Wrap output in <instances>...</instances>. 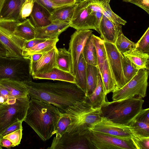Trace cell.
I'll use <instances>...</instances> for the list:
<instances>
[{"label":"cell","instance_id":"cell-1","mask_svg":"<svg viewBox=\"0 0 149 149\" xmlns=\"http://www.w3.org/2000/svg\"><path fill=\"white\" fill-rule=\"evenodd\" d=\"M30 99L51 104L62 112L75 103L85 101L84 92L75 83L63 81L24 83Z\"/></svg>","mask_w":149,"mask_h":149},{"label":"cell","instance_id":"cell-2","mask_svg":"<svg viewBox=\"0 0 149 149\" xmlns=\"http://www.w3.org/2000/svg\"><path fill=\"white\" fill-rule=\"evenodd\" d=\"M62 113L54 105L41 101L30 99L25 122L43 141L55 134Z\"/></svg>","mask_w":149,"mask_h":149},{"label":"cell","instance_id":"cell-3","mask_svg":"<svg viewBox=\"0 0 149 149\" xmlns=\"http://www.w3.org/2000/svg\"><path fill=\"white\" fill-rule=\"evenodd\" d=\"M144 102L142 98L135 97L106 101L101 108V116L113 122L128 125L142 110Z\"/></svg>","mask_w":149,"mask_h":149},{"label":"cell","instance_id":"cell-4","mask_svg":"<svg viewBox=\"0 0 149 149\" xmlns=\"http://www.w3.org/2000/svg\"><path fill=\"white\" fill-rule=\"evenodd\" d=\"M65 112L71 120L67 131L70 134H84L88 133L92 125L100 121L102 118L101 108L92 109L85 101L69 107Z\"/></svg>","mask_w":149,"mask_h":149},{"label":"cell","instance_id":"cell-5","mask_svg":"<svg viewBox=\"0 0 149 149\" xmlns=\"http://www.w3.org/2000/svg\"><path fill=\"white\" fill-rule=\"evenodd\" d=\"M30 59L0 56V81L9 79L23 83L32 81Z\"/></svg>","mask_w":149,"mask_h":149},{"label":"cell","instance_id":"cell-6","mask_svg":"<svg viewBox=\"0 0 149 149\" xmlns=\"http://www.w3.org/2000/svg\"><path fill=\"white\" fill-rule=\"evenodd\" d=\"M148 74L149 70L139 69L135 75L124 86L112 91L113 101L130 97H144L146 95Z\"/></svg>","mask_w":149,"mask_h":149},{"label":"cell","instance_id":"cell-7","mask_svg":"<svg viewBox=\"0 0 149 149\" xmlns=\"http://www.w3.org/2000/svg\"><path fill=\"white\" fill-rule=\"evenodd\" d=\"M30 100L29 97L24 99H17L13 104L0 106V135L14 123L24 121Z\"/></svg>","mask_w":149,"mask_h":149},{"label":"cell","instance_id":"cell-8","mask_svg":"<svg viewBox=\"0 0 149 149\" xmlns=\"http://www.w3.org/2000/svg\"><path fill=\"white\" fill-rule=\"evenodd\" d=\"M86 137L91 149H136L131 139H123L92 131Z\"/></svg>","mask_w":149,"mask_h":149},{"label":"cell","instance_id":"cell-9","mask_svg":"<svg viewBox=\"0 0 149 149\" xmlns=\"http://www.w3.org/2000/svg\"><path fill=\"white\" fill-rule=\"evenodd\" d=\"M88 0L77 1L70 27L76 30L93 29L99 33L95 12L88 7Z\"/></svg>","mask_w":149,"mask_h":149},{"label":"cell","instance_id":"cell-10","mask_svg":"<svg viewBox=\"0 0 149 149\" xmlns=\"http://www.w3.org/2000/svg\"><path fill=\"white\" fill-rule=\"evenodd\" d=\"M104 44L107 58L116 83V89L120 88L127 83L122 70L123 55L117 49L114 44L105 41Z\"/></svg>","mask_w":149,"mask_h":149},{"label":"cell","instance_id":"cell-11","mask_svg":"<svg viewBox=\"0 0 149 149\" xmlns=\"http://www.w3.org/2000/svg\"><path fill=\"white\" fill-rule=\"evenodd\" d=\"M90 131L109 134L123 139H131L133 134L129 125L111 121L105 117L92 125Z\"/></svg>","mask_w":149,"mask_h":149},{"label":"cell","instance_id":"cell-12","mask_svg":"<svg viewBox=\"0 0 149 149\" xmlns=\"http://www.w3.org/2000/svg\"><path fill=\"white\" fill-rule=\"evenodd\" d=\"M87 134H70L66 131L59 139L54 137L51 146L47 149H91L86 137Z\"/></svg>","mask_w":149,"mask_h":149},{"label":"cell","instance_id":"cell-13","mask_svg":"<svg viewBox=\"0 0 149 149\" xmlns=\"http://www.w3.org/2000/svg\"><path fill=\"white\" fill-rule=\"evenodd\" d=\"M93 32L90 29L76 30L71 36L68 51L72 57V74L74 76L79 59L85 43Z\"/></svg>","mask_w":149,"mask_h":149},{"label":"cell","instance_id":"cell-14","mask_svg":"<svg viewBox=\"0 0 149 149\" xmlns=\"http://www.w3.org/2000/svg\"><path fill=\"white\" fill-rule=\"evenodd\" d=\"M25 41L16 37L0 25V41L13 57H23L22 49Z\"/></svg>","mask_w":149,"mask_h":149},{"label":"cell","instance_id":"cell-15","mask_svg":"<svg viewBox=\"0 0 149 149\" xmlns=\"http://www.w3.org/2000/svg\"><path fill=\"white\" fill-rule=\"evenodd\" d=\"M58 49L55 47L49 51L43 54L36 62L30 63V72L32 75L48 72L56 66V59Z\"/></svg>","mask_w":149,"mask_h":149},{"label":"cell","instance_id":"cell-16","mask_svg":"<svg viewBox=\"0 0 149 149\" xmlns=\"http://www.w3.org/2000/svg\"><path fill=\"white\" fill-rule=\"evenodd\" d=\"M99 29L100 38L104 41L113 44L117 38L123 33L121 25L115 24L103 14Z\"/></svg>","mask_w":149,"mask_h":149},{"label":"cell","instance_id":"cell-17","mask_svg":"<svg viewBox=\"0 0 149 149\" xmlns=\"http://www.w3.org/2000/svg\"><path fill=\"white\" fill-rule=\"evenodd\" d=\"M70 22L54 21L46 26L36 28L35 38L47 40L58 38L62 32L70 27Z\"/></svg>","mask_w":149,"mask_h":149},{"label":"cell","instance_id":"cell-18","mask_svg":"<svg viewBox=\"0 0 149 149\" xmlns=\"http://www.w3.org/2000/svg\"><path fill=\"white\" fill-rule=\"evenodd\" d=\"M30 16L35 28L46 26L52 22L51 13L36 2H34L33 10Z\"/></svg>","mask_w":149,"mask_h":149},{"label":"cell","instance_id":"cell-19","mask_svg":"<svg viewBox=\"0 0 149 149\" xmlns=\"http://www.w3.org/2000/svg\"><path fill=\"white\" fill-rule=\"evenodd\" d=\"M106 95L104 92L101 75L99 70L96 87L91 94L86 97L85 101L92 109H97L101 108L106 101Z\"/></svg>","mask_w":149,"mask_h":149},{"label":"cell","instance_id":"cell-20","mask_svg":"<svg viewBox=\"0 0 149 149\" xmlns=\"http://www.w3.org/2000/svg\"><path fill=\"white\" fill-rule=\"evenodd\" d=\"M0 84L17 99H24L29 97L28 89L23 83L4 79L0 81Z\"/></svg>","mask_w":149,"mask_h":149},{"label":"cell","instance_id":"cell-21","mask_svg":"<svg viewBox=\"0 0 149 149\" xmlns=\"http://www.w3.org/2000/svg\"><path fill=\"white\" fill-rule=\"evenodd\" d=\"M32 76L34 79H51L75 84V76L72 74L56 67L48 72L35 74Z\"/></svg>","mask_w":149,"mask_h":149},{"label":"cell","instance_id":"cell-22","mask_svg":"<svg viewBox=\"0 0 149 149\" xmlns=\"http://www.w3.org/2000/svg\"><path fill=\"white\" fill-rule=\"evenodd\" d=\"M138 69L149 70V53L142 52L135 49L122 54Z\"/></svg>","mask_w":149,"mask_h":149},{"label":"cell","instance_id":"cell-23","mask_svg":"<svg viewBox=\"0 0 149 149\" xmlns=\"http://www.w3.org/2000/svg\"><path fill=\"white\" fill-rule=\"evenodd\" d=\"M56 67L72 74L71 55L69 51L67 50L65 47L58 49Z\"/></svg>","mask_w":149,"mask_h":149},{"label":"cell","instance_id":"cell-24","mask_svg":"<svg viewBox=\"0 0 149 149\" xmlns=\"http://www.w3.org/2000/svg\"><path fill=\"white\" fill-rule=\"evenodd\" d=\"M101 74L104 92L107 95L116 89L115 81L107 58L104 61Z\"/></svg>","mask_w":149,"mask_h":149},{"label":"cell","instance_id":"cell-25","mask_svg":"<svg viewBox=\"0 0 149 149\" xmlns=\"http://www.w3.org/2000/svg\"><path fill=\"white\" fill-rule=\"evenodd\" d=\"M59 40L58 38L53 39H47L40 42L32 47L22 51L23 57L28 58L32 54L36 53H46L56 47V45Z\"/></svg>","mask_w":149,"mask_h":149},{"label":"cell","instance_id":"cell-26","mask_svg":"<svg viewBox=\"0 0 149 149\" xmlns=\"http://www.w3.org/2000/svg\"><path fill=\"white\" fill-rule=\"evenodd\" d=\"M75 84L85 93L87 89V69L86 63L83 53L81 54L78 63L76 74Z\"/></svg>","mask_w":149,"mask_h":149},{"label":"cell","instance_id":"cell-27","mask_svg":"<svg viewBox=\"0 0 149 149\" xmlns=\"http://www.w3.org/2000/svg\"><path fill=\"white\" fill-rule=\"evenodd\" d=\"M82 53L86 63L98 66L94 34L92 33L87 39L84 46Z\"/></svg>","mask_w":149,"mask_h":149},{"label":"cell","instance_id":"cell-28","mask_svg":"<svg viewBox=\"0 0 149 149\" xmlns=\"http://www.w3.org/2000/svg\"><path fill=\"white\" fill-rule=\"evenodd\" d=\"M77 2L73 4L58 9L51 14L52 22L58 21L70 23Z\"/></svg>","mask_w":149,"mask_h":149},{"label":"cell","instance_id":"cell-29","mask_svg":"<svg viewBox=\"0 0 149 149\" xmlns=\"http://www.w3.org/2000/svg\"><path fill=\"white\" fill-rule=\"evenodd\" d=\"M87 89L86 96L91 94L96 87L99 69L96 66L86 63Z\"/></svg>","mask_w":149,"mask_h":149},{"label":"cell","instance_id":"cell-30","mask_svg":"<svg viewBox=\"0 0 149 149\" xmlns=\"http://www.w3.org/2000/svg\"><path fill=\"white\" fill-rule=\"evenodd\" d=\"M111 0H98V4L101 7L103 14L116 24L125 25L127 23L112 10L110 6Z\"/></svg>","mask_w":149,"mask_h":149},{"label":"cell","instance_id":"cell-31","mask_svg":"<svg viewBox=\"0 0 149 149\" xmlns=\"http://www.w3.org/2000/svg\"><path fill=\"white\" fill-rule=\"evenodd\" d=\"M21 6L20 0H10L7 3L3 13L0 18L17 19L16 17L18 18Z\"/></svg>","mask_w":149,"mask_h":149},{"label":"cell","instance_id":"cell-32","mask_svg":"<svg viewBox=\"0 0 149 149\" xmlns=\"http://www.w3.org/2000/svg\"><path fill=\"white\" fill-rule=\"evenodd\" d=\"M94 38L96 51L98 67L101 73L104 61L107 58L106 51L104 40L94 35Z\"/></svg>","mask_w":149,"mask_h":149},{"label":"cell","instance_id":"cell-33","mask_svg":"<svg viewBox=\"0 0 149 149\" xmlns=\"http://www.w3.org/2000/svg\"><path fill=\"white\" fill-rule=\"evenodd\" d=\"M115 45L118 51L122 54L135 49L136 43L129 40L123 33L117 38Z\"/></svg>","mask_w":149,"mask_h":149},{"label":"cell","instance_id":"cell-34","mask_svg":"<svg viewBox=\"0 0 149 149\" xmlns=\"http://www.w3.org/2000/svg\"><path fill=\"white\" fill-rule=\"evenodd\" d=\"M128 125L130 127L133 134L149 137V123L138 121L134 119Z\"/></svg>","mask_w":149,"mask_h":149},{"label":"cell","instance_id":"cell-35","mask_svg":"<svg viewBox=\"0 0 149 149\" xmlns=\"http://www.w3.org/2000/svg\"><path fill=\"white\" fill-rule=\"evenodd\" d=\"M122 67L127 83L132 79L139 70L132 63L123 56L122 59Z\"/></svg>","mask_w":149,"mask_h":149},{"label":"cell","instance_id":"cell-36","mask_svg":"<svg viewBox=\"0 0 149 149\" xmlns=\"http://www.w3.org/2000/svg\"><path fill=\"white\" fill-rule=\"evenodd\" d=\"M70 123V119L68 114L62 112L56 129V138H60L67 131Z\"/></svg>","mask_w":149,"mask_h":149},{"label":"cell","instance_id":"cell-37","mask_svg":"<svg viewBox=\"0 0 149 149\" xmlns=\"http://www.w3.org/2000/svg\"><path fill=\"white\" fill-rule=\"evenodd\" d=\"M135 49L143 53L149 52V27L136 43Z\"/></svg>","mask_w":149,"mask_h":149},{"label":"cell","instance_id":"cell-38","mask_svg":"<svg viewBox=\"0 0 149 149\" xmlns=\"http://www.w3.org/2000/svg\"><path fill=\"white\" fill-rule=\"evenodd\" d=\"M33 0H25L21 6L17 19L23 20L30 16L33 10Z\"/></svg>","mask_w":149,"mask_h":149},{"label":"cell","instance_id":"cell-39","mask_svg":"<svg viewBox=\"0 0 149 149\" xmlns=\"http://www.w3.org/2000/svg\"><path fill=\"white\" fill-rule=\"evenodd\" d=\"M131 139L136 149H149V137L133 134Z\"/></svg>","mask_w":149,"mask_h":149},{"label":"cell","instance_id":"cell-40","mask_svg":"<svg viewBox=\"0 0 149 149\" xmlns=\"http://www.w3.org/2000/svg\"><path fill=\"white\" fill-rule=\"evenodd\" d=\"M16 99L13 97L6 89L1 86L0 94V106L13 104L15 102Z\"/></svg>","mask_w":149,"mask_h":149},{"label":"cell","instance_id":"cell-41","mask_svg":"<svg viewBox=\"0 0 149 149\" xmlns=\"http://www.w3.org/2000/svg\"><path fill=\"white\" fill-rule=\"evenodd\" d=\"M23 129L14 131L4 136L3 137L9 140L13 144V147L18 145L20 143Z\"/></svg>","mask_w":149,"mask_h":149},{"label":"cell","instance_id":"cell-42","mask_svg":"<svg viewBox=\"0 0 149 149\" xmlns=\"http://www.w3.org/2000/svg\"><path fill=\"white\" fill-rule=\"evenodd\" d=\"M33 1L34 2H36L38 3L45 8L51 14L58 9L67 6H60L57 5L54 3L50 0H33Z\"/></svg>","mask_w":149,"mask_h":149},{"label":"cell","instance_id":"cell-43","mask_svg":"<svg viewBox=\"0 0 149 149\" xmlns=\"http://www.w3.org/2000/svg\"><path fill=\"white\" fill-rule=\"evenodd\" d=\"M22 122L21 121H18L11 125L0 135V139L14 131L19 129H23L22 126Z\"/></svg>","mask_w":149,"mask_h":149},{"label":"cell","instance_id":"cell-44","mask_svg":"<svg viewBox=\"0 0 149 149\" xmlns=\"http://www.w3.org/2000/svg\"><path fill=\"white\" fill-rule=\"evenodd\" d=\"M127 2L139 6L149 14V0H128Z\"/></svg>","mask_w":149,"mask_h":149},{"label":"cell","instance_id":"cell-45","mask_svg":"<svg viewBox=\"0 0 149 149\" xmlns=\"http://www.w3.org/2000/svg\"><path fill=\"white\" fill-rule=\"evenodd\" d=\"M149 109H143L137 115L134 119L136 120L149 123Z\"/></svg>","mask_w":149,"mask_h":149},{"label":"cell","instance_id":"cell-46","mask_svg":"<svg viewBox=\"0 0 149 149\" xmlns=\"http://www.w3.org/2000/svg\"><path fill=\"white\" fill-rule=\"evenodd\" d=\"M46 40L45 39L35 38L29 41H25L22 47V51L29 49L34 47L38 43L43 42Z\"/></svg>","mask_w":149,"mask_h":149},{"label":"cell","instance_id":"cell-47","mask_svg":"<svg viewBox=\"0 0 149 149\" xmlns=\"http://www.w3.org/2000/svg\"><path fill=\"white\" fill-rule=\"evenodd\" d=\"M54 4L60 6H65L75 3V0H50Z\"/></svg>","mask_w":149,"mask_h":149},{"label":"cell","instance_id":"cell-48","mask_svg":"<svg viewBox=\"0 0 149 149\" xmlns=\"http://www.w3.org/2000/svg\"><path fill=\"white\" fill-rule=\"evenodd\" d=\"M0 145L2 147L10 148L13 147V144L8 139L2 137L0 139Z\"/></svg>","mask_w":149,"mask_h":149},{"label":"cell","instance_id":"cell-49","mask_svg":"<svg viewBox=\"0 0 149 149\" xmlns=\"http://www.w3.org/2000/svg\"><path fill=\"white\" fill-rule=\"evenodd\" d=\"M0 56L13 57L5 47L0 41Z\"/></svg>","mask_w":149,"mask_h":149},{"label":"cell","instance_id":"cell-50","mask_svg":"<svg viewBox=\"0 0 149 149\" xmlns=\"http://www.w3.org/2000/svg\"><path fill=\"white\" fill-rule=\"evenodd\" d=\"M43 54L42 53L34 54L30 55L28 58L30 59L31 62H36L40 59Z\"/></svg>","mask_w":149,"mask_h":149},{"label":"cell","instance_id":"cell-51","mask_svg":"<svg viewBox=\"0 0 149 149\" xmlns=\"http://www.w3.org/2000/svg\"><path fill=\"white\" fill-rule=\"evenodd\" d=\"M7 1V0H0V17L2 9Z\"/></svg>","mask_w":149,"mask_h":149},{"label":"cell","instance_id":"cell-52","mask_svg":"<svg viewBox=\"0 0 149 149\" xmlns=\"http://www.w3.org/2000/svg\"><path fill=\"white\" fill-rule=\"evenodd\" d=\"M25 0H20L21 5L23 4V3L25 1Z\"/></svg>","mask_w":149,"mask_h":149},{"label":"cell","instance_id":"cell-53","mask_svg":"<svg viewBox=\"0 0 149 149\" xmlns=\"http://www.w3.org/2000/svg\"><path fill=\"white\" fill-rule=\"evenodd\" d=\"M128 1V0H123V1L125 2H127V1Z\"/></svg>","mask_w":149,"mask_h":149},{"label":"cell","instance_id":"cell-54","mask_svg":"<svg viewBox=\"0 0 149 149\" xmlns=\"http://www.w3.org/2000/svg\"><path fill=\"white\" fill-rule=\"evenodd\" d=\"M1 85L0 84V92H1Z\"/></svg>","mask_w":149,"mask_h":149},{"label":"cell","instance_id":"cell-55","mask_svg":"<svg viewBox=\"0 0 149 149\" xmlns=\"http://www.w3.org/2000/svg\"><path fill=\"white\" fill-rule=\"evenodd\" d=\"M0 149H2V147L0 145Z\"/></svg>","mask_w":149,"mask_h":149},{"label":"cell","instance_id":"cell-56","mask_svg":"<svg viewBox=\"0 0 149 149\" xmlns=\"http://www.w3.org/2000/svg\"><path fill=\"white\" fill-rule=\"evenodd\" d=\"M75 0L77 1H80L81 0Z\"/></svg>","mask_w":149,"mask_h":149}]
</instances>
